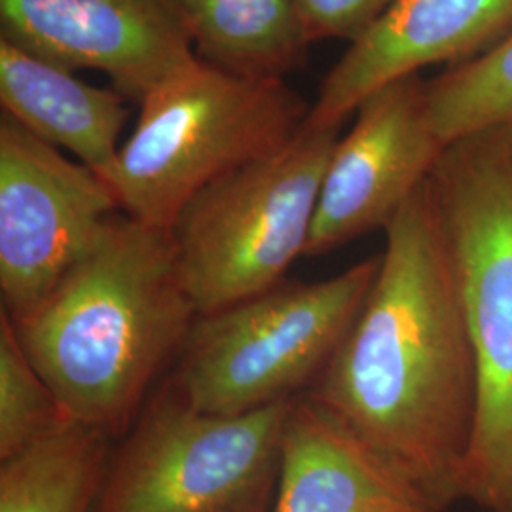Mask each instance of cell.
Returning <instances> with one entry per match:
<instances>
[{"label":"cell","instance_id":"1","mask_svg":"<svg viewBox=\"0 0 512 512\" xmlns=\"http://www.w3.org/2000/svg\"><path fill=\"white\" fill-rule=\"evenodd\" d=\"M306 395L427 507L463 499L480 370L427 181L387 224L374 285Z\"/></svg>","mask_w":512,"mask_h":512},{"label":"cell","instance_id":"2","mask_svg":"<svg viewBox=\"0 0 512 512\" xmlns=\"http://www.w3.org/2000/svg\"><path fill=\"white\" fill-rule=\"evenodd\" d=\"M198 317L169 230L120 211L54 289L10 321L63 414L118 437Z\"/></svg>","mask_w":512,"mask_h":512},{"label":"cell","instance_id":"3","mask_svg":"<svg viewBox=\"0 0 512 512\" xmlns=\"http://www.w3.org/2000/svg\"><path fill=\"white\" fill-rule=\"evenodd\" d=\"M427 194L480 370L463 499L488 512H512V124L448 143Z\"/></svg>","mask_w":512,"mask_h":512},{"label":"cell","instance_id":"4","mask_svg":"<svg viewBox=\"0 0 512 512\" xmlns=\"http://www.w3.org/2000/svg\"><path fill=\"white\" fill-rule=\"evenodd\" d=\"M139 105L101 179L122 213L164 230L205 186L285 147L311 110L283 78L228 73L200 57Z\"/></svg>","mask_w":512,"mask_h":512},{"label":"cell","instance_id":"5","mask_svg":"<svg viewBox=\"0 0 512 512\" xmlns=\"http://www.w3.org/2000/svg\"><path fill=\"white\" fill-rule=\"evenodd\" d=\"M380 255L330 279L281 281L200 315L169 380L203 412L238 416L285 403L317 380L365 304Z\"/></svg>","mask_w":512,"mask_h":512},{"label":"cell","instance_id":"6","mask_svg":"<svg viewBox=\"0 0 512 512\" xmlns=\"http://www.w3.org/2000/svg\"><path fill=\"white\" fill-rule=\"evenodd\" d=\"M340 129L306 120L285 147L220 177L184 205L169 234L200 315L272 289L304 256Z\"/></svg>","mask_w":512,"mask_h":512},{"label":"cell","instance_id":"7","mask_svg":"<svg viewBox=\"0 0 512 512\" xmlns=\"http://www.w3.org/2000/svg\"><path fill=\"white\" fill-rule=\"evenodd\" d=\"M291 401L226 416L167 382L112 448L93 512H228L270 499Z\"/></svg>","mask_w":512,"mask_h":512},{"label":"cell","instance_id":"8","mask_svg":"<svg viewBox=\"0 0 512 512\" xmlns=\"http://www.w3.org/2000/svg\"><path fill=\"white\" fill-rule=\"evenodd\" d=\"M116 213L120 205L93 169L2 114L0 296L8 317L37 306Z\"/></svg>","mask_w":512,"mask_h":512},{"label":"cell","instance_id":"9","mask_svg":"<svg viewBox=\"0 0 512 512\" xmlns=\"http://www.w3.org/2000/svg\"><path fill=\"white\" fill-rule=\"evenodd\" d=\"M427 80L404 76L368 95L330 158L304 256H319L387 224L425 183L444 143L425 110Z\"/></svg>","mask_w":512,"mask_h":512},{"label":"cell","instance_id":"10","mask_svg":"<svg viewBox=\"0 0 512 512\" xmlns=\"http://www.w3.org/2000/svg\"><path fill=\"white\" fill-rule=\"evenodd\" d=\"M0 35L141 99L198 61L179 0H0Z\"/></svg>","mask_w":512,"mask_h":512},{"label":"cell","instance_id":"11","mask_svg":"<svg viewBox=\"0 0 512 512\" xmlns=\"http://www.w3.org/2000/svg\"><path fill=\"white\" fill-rule=\"evenodd\" d=\"M512 31V0H397L325 76L308 122L344 126L368 95L433 65H459Z\"/></svg>","mask_w":512,"mask_h":512},{"label":"cell","instance_id":"12","mask_svg":"<svg viewBox=\"0 0 512 512\" xmlns=\"http://www.w3.org/2000/svg\"><path fill=\"white\" fill-rule=\"evenodd\" d=\"M275 480L268 512H406L427 507L308 395L289 404Z\"/></svg>","mask_w":512,"mask_h":512},{"label":"cell","instance_id":"13","mask_svg":"<svg viewBox=\"0 0 512 512\" xmlns=\"http://www.w3.org/2000/svg\"><path fill=\"white\" fill-rule=\"evenodd\" d=\"M126 97L95 88L73 69L0 38V103L6 116L38 139L69 150L99 177L120 152Z\"/></svg>","mask_w":512,"mask_h":512},{"label":"cell","instance_id":"14","mask_svg":"<svg viewBox=\"0 0 512 512\" xmlns=\"http://www.w3.org/2000/svg\"><path fill=\"white\" fill-rule=\"evenodd\" d=\"M112 439L63 416L12 458L0 461V512H93Z\"/></svg>","mask_w":512,"mask_h":512},{"label":"cell","instance_id":"15","mask_svg":"<svg viewBox=\"0 0 512 512\" xmlns=\"http://www.w3.org/2000/svg\"><path fill=\"white\" fill-rule=\"evenodd\" d=\"M196 55L222 71L285 78L310 48L294 0H179Z\"/></svg>","mask_w":512,"mask_h":512},{"label":"cell","instance_id":"16","mask_svg":"<svg viewBox=\"0 0 512 512\" xmlns=\"http://www.w3.org/2000/svg\"><path fill=\"white\" fill-rule=\"evenodd\" d=\"M427 122L444 145L512 124V31L494 48L427 80Z\"/></svg>","mask_w":512,"mask_h":512},{"label":"cell","instance_id":"17","mask_svg":"<svg viewBox=\"0 0 512 512\" xmlns=\"http://www.w3.org/2000/svg\"><path fill=\"white\" fill-rule=\"evenodd\" d=\"M65 414L19 342L10 317L0 313V461L12 458Z\"/></svg>","mask_w":512,"mask_h":512},{"label":"cell","instance_id":"18","mask_svg":"<svg viewBox=\"0 0 512 512\" xmlns=\"http://www.w3.org/2000/svg\"><path fill=\"white\" fill-rule=\"evenodd\" d=\"M397 0H294L296 12L310 42L342 38L349 44L384 18Z\"/></svg>","mask_w":512,"mask_h":512},{"label":"cell","instance_id":"19","mask_svg":"<svg viewBox=\"0 0 512 512\" xmlns=\"http://www.w3.org/2000/svg\"><path fill=\"white\" fill-rule=\"evenodd\" d=\"M270 511V499H262V501H256V503H251V505H245V507H239V509H234V511L228 512H268Z\"/></svg>","mask_w":512,"mask_h":512},{"label":"cell","instance_id":"20","mask_svg":"<svg viewBox=\"0 0 512 512\" xmlns=\"http://www.w3.org/2000/svg\"><path fill=\"white\" fill-rule=\"evenodd\" d=\"M406 512H442V511H437V509H431V507H418V509H412V511H406Z\"/></svg>","mask_w":512,"mask_h":512}]
</instances>
